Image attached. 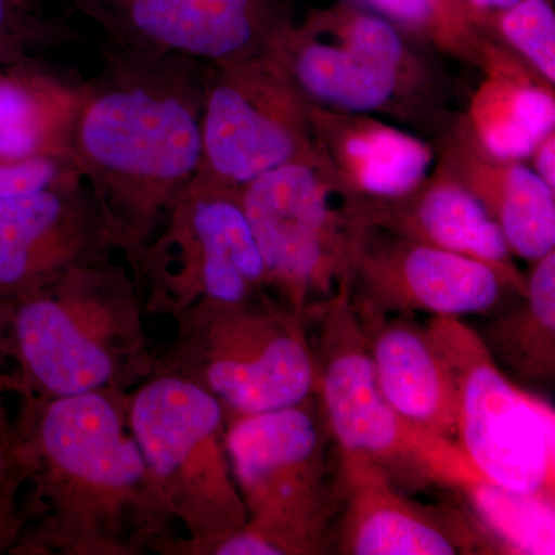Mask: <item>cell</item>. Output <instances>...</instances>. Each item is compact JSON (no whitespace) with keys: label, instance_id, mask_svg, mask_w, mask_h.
I'll return each instance as SVG.
<instances>
[{"label":"cell","instance_id":"obj_1","mask_svg":"<svg viewBox=\"0 0 555 555\" xmlns=\"http://www.w3.org/2000/svg\"><path fill=\"white\" fill-rule=\"evenodd\" d=\"M124 53L73 101L62 149L113 243L138 254L199 175L207 86L189 75L188 60Z\"/></svg>","mask_w":555,"mask_h":555},{"label":"cell","instance_id":"obj_2","mask_svg":"<svg viewBox=\"0 0 555 555\" xmlns=\"http://www.w3.org/2000/svg\"><path fill=\"white\" fill-rule=\"evenodd\" d=\"M310 324L317 327L315 396L335 455L377 467L406 492H463L486 480L455 440L411 422L383 396L349 287Z\"/></svg>","mask_w":555,"mask_h":555},{"label":"cell","instance_id":"obj_3","mask_svg":"<svg viewBox=\"0 0 555 555\" xmlns=\"http://www.w3.org/2000/svg\"><path fill=\"white\" fill-rule=\"evenodd\" d=\"M240 201L278 305L309 321L350 287L364 198L317 150L255 179Z\"/></svg>","mask_w":555,"mask_h":555},{"label":"cell","instance_id":"obj_4","mask_svg":"<svg viewBox=\"0 0 555 555\" xmlns=\"http://www.w3.org/2000/svg\"><path fill=\"white\" fill-rule=\"evenodd\" d=\"M251 528L283 555L331 550L338 516L337 462L317 396L276 411L232 414L224 433Z\"/></svg>","mask_w":555,"mask_h":555},{"label":"cell","instance_id":"obj_5","mask_svg":"<svg viewBox=\"0 0 555 555\" xmlns=\"http://www.w3.org/2000/svg\"><path fill=\"white\" fill-rule=\"evenodd\" d=\"M9 302L7 352L51 397L115 385L120 360L137 352L141 326L129 280L102 261Z\"/></svg>","mask_w":555,"mask_h":555},{"label":"cell","instance_id":"obj_6","mask_svg":"<svg viewBox=\"0 0 555 555\" xmlns=\"http://www.w3.org/2000/svg\"><path fill=\"white\" fill-rule=\"evenodd\" d=\"M189 315L190 379L232 414H261L315 397L317 357L305 317L268 294L198 302Z\"/></svg>","mask_w":555,"mask_h":555},{"label":"cell","instance_id":"obj_7","mask_svg":"<svg viewBox=\"0 0 555 555\" xmlns=\"http://www.w3.org/2000/svg\"><path fill=\"white\" fill-rule=\"evenodd\" d=\"M454 369L459 386L456 443L478 473L503 488L555 500V414L495 363L462 318L426 324Z\"/></svg>","mask_w":555,"mask_h":555},{"label":"cell","instance_id":"obj_8","mask_svg":"<svg viewBox=\"0 0 555 555\" xmlns=\"http://www.w3.org/2000/svg\"><path fill=\"white\" fill-rule=\"evenodd\" d=\"M129 416L163 499L179 474V511L198 539L208 545L247 524L217 397L188 377H160L139 390Z\"/></svg>","mask_w":555,"mask_h":555},{"label":"cell","instance_id":"obj_9","mask_svg":"<svg viewBox=\"0 0 555 555\" xmlns=\"http://www.w3.org/2000/svg\"><path fill=\"white\" fill-rule=\"evenodd\" d=\"M310 102L270 51L218 65L204 98L199 178L240 190L315 150Z\"/></svg>","mask_w":555,"mask_h":555},{"label":"cell","instance_id":"obj_10","mask_svg":"<svg viewBox=\"0 0 555 555\" xmlns=\"http://www.w3.org/2000/svg\"><path fill=\"white\" fill-rule=\"evenodd\" d=\"M137 255L158 294L181 310L266 295L264 262L238 190L199 177Z\"/></svg>","mask_w":555,"mask_h":555},{"label":"cell","instance_id":"obj_11","mask_svg":"<svg viewBox=\"0 0 555 555\" xmlns=\"http://www.w3.org/2000/svg\"><path fill=\"white\" fill-rule=\"evenodd\" d=\"M306 100L350 113L385 109L411 86L415 62L385 17L341 3L287 25L270 47Z\"/></svg>","mask_w":555,"mask_h":555},{"label":"cell","instance_id":"obj_12","mask_svg":"<svg viewBox=\"0 0 555 555\" xmlns=\"http://www.w3.org/2000/svg\"><path fill=\"white\" fill-rule=\"evenodd\" d=\"M31 422L36 426L27 420L16 426L25 470L56 474L60 480L50 478L47 483L72 486L61 492V505L75 500L65 511L73 513L82 500L76 521L82 507L90 516L98 506L115 507V502L127 500L166 503L137 440L126 433L115 397L108 392L100 389L53 397Z\"/></svg>","mask_w":555,"mask_h":555},{"label":"cell","instance_id":"obj_13","mask_svg":"<svg viewBox=\"0 0 555 555\" xmlns=\"http://www.w3.org/2000/svg\"><path fill=\"white\" fill-rule=\"evenodd\" d=\"M349 288L358 310L449 318L489 313L513 292L485 262L369 224L358 241Z\"/></svg>","mask_w":555,"mask_h":555},{"label":"cell","instance_id":"obj_14","mask_svg":"<svg viewBox=\"0 0 555 555\" xmlns=\"http://www.w3.org/2000/svg\"><path fill=\"white\" fill-rule=\"evenodd\" d=\"M338 516L331 550L343 555L503 554L470 516L409 496L377 467L335 455Z\"/></svg>","mask_w":555,"mask_h":555},{"label":"cell","instance_id":"obj_15","mask_svg":"<svg viewBox=\"0 0 555 555\" xmlns=\"http://www.w3.org/2000/svg\"><path fill=\"white\" fill-rule=\"evenodd\" d=\"M127 49L232 64L270 50L288 24L276 0H82Z\"/></svg>","mask_w":555,"mask_h":555},{"label":"cell","instance_id":"obj_16","mask_svg":"<svg viewBox=\"0 0 555 555\" xmlns=\"http://www.w3.org/2000/svg\"><path fill=\"white\" fill-rule=\"evenodd\" d=\"M107 243L104 215L76 171L39 192L0 199V299L25 297L100 261Z\"/></svg>","mask_w":555,"mask_h":555},{"label":"cell","instance_id":"obj_17","mask_svg":"<svg viewBox=\"0 0 555 555\" xmlns=\"http://www.w3.org/2000/svg\"><path fill=\"white\" fill-rule=\"evenodd\" d=\"M364 219L393 235L485 262L514 294L525 291V275L494 218L469 190L440 171L398 198H364Z\"/></svg>","mask_w":555,"mask_h":555},{"label":"cell","instance_id":"obj_18","mask_svg":"<svg viewBox=\"0 0 555 555\" xmlns=\"http://www.w3.org/2000/svg\"><path fill=\"white\" fill-rule=\"evenodd\" d=\"M356 310L386 400L416 425L456 441L459 386L429 328L408 315Z\"/></svg>","mask_w":555,"mask_h":555},{"label":"cell","instance_id":"obj_19","mask_svg":"<svg viewBox=\"0 0 555 555\" xmlns=\"http://www.w3.org/2000/svg\"><path fill=\"white\" fill-rule=\"evenodd\" d=\"M436 170L480 201L514 257L534 262L554 250L555 190L531 167L492 156L463 122L444 142Z\"/></svg>","mask_w":555,"mask_h":555},{"label":"cell","instance_id":"obj_20","mask_svg":"<svg viewBox=\"0 0 555 555\" xmlns=\"http://www.w3.org/2000/svg\"><path fill=\"white\" fill-rule=\"evenodd\" d=\"M309 119L313 147L363 198L406 195L433 170L436 153L429 144L367 113L310 102Z\"/></svg>","mask_w":555,"mask_h":555},{"label":"cell","instance_id":"obj_21","mask_svg":"<svg viewBox=\"0 0 555 555\" xmlns=\"http://www.w3.org/2000/svg\"><path fill=\"white\" fill-rule=\"evenodd\" d=\"M477 65L483 79L470 98L463 122L492 156L529 158L537 145L555 131L553 83L488 39Z\"/></svg>","mask_w":555,"mask_h":555},{"label":"cell","instance_id":"obj_22","mask_svg":"<svg viewBox=\"0 0 555 555\" xmlns=\"http://www.w3.org/2000/svg\"><path fill=\"white\" fill-rule=\"evenodd\" d=\"M518 301L477 331L503 371L528 382L555 377V250L532 262Z\"/></svg>","mask_w":555,"mask_h":555},{"label":"cell","instance_id":"obj_23","mask_svg":"<svg viewBox=\"0 0 555 555\" xmlns=\"http://www.w3.org/2000/svg\"><path fill=\"white\" fill-rule=\"evenodd\" d=\"M73 101L35 80L0 76V163L56 155Z\"/></svg>","mask_w":555,"mask_h":555},{"label":"cell","instance_id":"obj_24","mask_svg":"<svg viewBox=\"0 0 555 555\" xmlns=\"http://www.w3.org/2000/svg\"><path fill=\"white\" fill-rule=\"evenodd\" d=\"M467 511L503 554H555V500L483 480L467 486Z\"/></svg>","mask_w":555,"mask_h":555},{"label":"cell","instance_id":"obj_25","mask_svg":"<svg viewBox=\"0 0 555 555\" xmlns=\"http://www.w3.org/2000/svg\"><path fill=\"white\" fill-rule=\"evenodd\" d=\"M385 20L411 28L438 50L478 64L485 38L466 0H361Z\"/></svg>","mask_w":555,"mask_h":555},{"label":"cell","instance_id":"obj_26","mask_svg":"<svg viewBox=\"0 0 555 555\" xmlns=\"http://www.w3.org/2000/svg\"><path fill=\"white\" fill-rule=\"evenodd\" d=\"M500 35L537 75L555 82V13L550 0H520L502 11Z\"/></svg>","mask_w":555,"mask_h":555},{"label":"cell","instance_id":"obj_27","mask_svg":"<svg viewBox=\"0 0 555 555\" xmlns=\"http://www.w3.org/2000/svg\"><path fill=\"white\" fill-rule=\"evenodd\" d=\"M27 477L20 436L0 404V551L9 547L21 529L17 492Z\"/></svg>","mask_w":555,"mask_h":555},{"label":"cell","instance_id":"obj_28","mask_svg":"<svg viewBox=\"0 0 555 555\" xmlns=\"http://www.w3.org/2000/svg\"><path fill=\"white\" fill-rule=\"evenodd\" d=\"M65 156H39L22 163H0V199L16 198L56 184L73 173Z\"/></svg>","mask_w":555,"mask_h":555},{"label":"cell","instance_id":"obj_29","mask_svg":"<svg viewBox=\"0 0 555 555\" xmlns=\"http://www.w3.org/2000/svg\"><path fill=\"white\" fill-rule=\"evenodd\" d=\"M39 33V24L25 11L22 0H0V60L17 53Z\"/></svg>","mask_w":555,"mask_h":555},{"label":"cell","instance_id":"obj_30","mask_svg":"<svg viewBox=\"0 0 555 555\" xmlns=\"http://www.w3.org/2000/svg\"><path fill=\"white\" fill-rule=\"evenodd\" d=\"M529 158L534 160L532 170H534L551 189L555 190V131L547 134V137L537 145L534 153H532Z\"/></svg>","mask_w":555,"mask_h":555},{"label":"cell","instance_id":"obj_31","mask_svg":"<svg viewBox=\"0 0 555 555\" xmlns=\"http://www.w3.org/2000/svg\"><path fill=\"white\" fill-rule=\"evenodd\" d=\"M517 2L520 0H466V5L474 20L480 22L486 14L502 13L509 7L516 5Z\"/></svg>","mask_w":555,"mask_h":555},{"label":"cell","instance_id":"obj_32","mask_svg":"<svg viewBox=\"0 0 555 555\" xmlns=\"http://www.w3.org/2000/svg\"><path fill=\"white\" fill-rule=\"evenodd\" d=\"M9 315L10 302L0 299V364L3 357L9 356L7 352V337H9Z\"/></svg>","mask_w":555,"mask_h":555}]
</instances>
